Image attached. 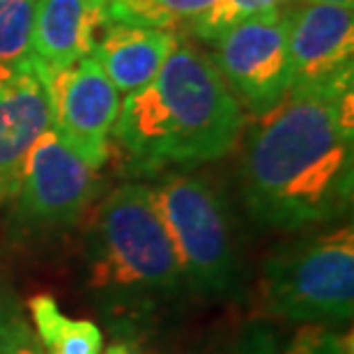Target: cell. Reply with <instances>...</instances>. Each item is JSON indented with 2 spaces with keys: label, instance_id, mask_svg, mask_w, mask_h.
<instances>
[{
  "label": "cell",
  "instance_id": "44dd1931",
  "mask_svg": "<svg viewBox=\"0 0 354 354\" xmlns=\"http://www.w3.org/2000/svg\"><path fill=\"white\" fill-rule=\"evenodd\" d=\"M106 354H133V352H129L124 348V345H113V348H109L106 350Z\"/></svg>",
  "mask_w": 354,
  "mask_h": 354
},
{
  "label": "cell",
  "instance_id": "7c38bea8",
  "mask_svg": "<svg viewBox=\"0 0 354 354\" xmlns=\"http://www.w3.org/2000/svg\"><path fill=\"white\" fill-rule=\"evenodd\" d=\"M180 41V35L159 28L106 26L92 55L120 95L145 88Z\"/></svg>",
  "mask_w": 354,
  "mask_h": 354
},
{
  "label": "cell",
  "instance_id": "277c9868",
  "mask_svg": "<svg viewBox=\"0 0 354 354\" xmlns=\"http://www.w3.org/2000/svg\"><path fill=\"white\" fill-rule=\"evenodd\" d=\"M269 308L290 322L343 324L354 313L352 225L269 256L263 274Z\"/></svg>",
  "mask_w": 354,
  "mask_h": 354
},
{
  "label": "cell",
  "instance_id": "6da1fadb",
  "mask_svg": "<svg viewBox=\"0 0 354 354\" xmlns=\"http://www.w3.org/2000/svg\"><path fill=\"white\" fill-rule=\"evenodd\" d=\"M352 79L290 88L246 133L242 180L251 216L290 232L345 214L352 203Z\"/></svg>",
  "mask_w": 354,
  "mask_h": 354
},
{
  "label": "cell",
  "instance_id": "ac0fdd59",
  "mask_svg": "<svg viewBox=\"0 0 354 354\" xmlns=\"http://www.w3.org/2000/svg\"><path fill=\"white\" fill-rule=\"evenodd\" d=\"M286 354H352L350 338L329 334L320 324H308L295 336Z\"/></svg>",
  "mask_w": 354,
  "mask_h": 354
},
{
  "label": "cell",
  "instance_id": "2e32d148",
  "mask_svg": "<svg viewBox=\"0 0 354 354\" xmlns=\"http://www.w3.org/2000/svg\"><path fill=\"white\" fill-rule=\"evenodd\" d=\"M288 3L290 0H216V5L189 28V35L214 44L228 28L239 21L269 10H283V5Z\"/></svg>",
  "mask_w": 354,
  "mask_h": 354
},
{
  "label": "cell",
  "instance_id": "9a60e30c",
  "mask_svg": "<svg viewBox=\"0 0 354 354\" xmlns=\"http://www.w3.org/2000/svg\"><path fill=\"white\" fill-rule=\"evenodd\" d=\"M37 0H0V88L32 67Z\"/></svg>",
  "mask_w": 354,
  "mask_h": 354
},
{
  "label": "cell",
  "instance_id": "4fadbf2b",
  "mask_svg": "<svg viewBox=\"0 0 354 354\" xmlns=\"http://www.w3.org/2000/svg\"><path fill=\"white\" fill-rule=\"evenodd\" d=\"M30 315L44 354H102L104 338L95 322L72 320L48 295L30 299Z\"/></svg>",
  "mask_w": 354,
  "mask_h": 354
},
{
  "label": "cell",
  "instance_id": "9c48e42d",
  "mask_svg": "<svg viewBox=\"0 0 354 354\" xmlns=\"http://www.w3.org/2000/svg\"><path fill=\"white\" fill-rule=\"evenodd\" d=\"M290 88L354 79V7L301 5L286 10Z\"/></svg>",
  "mask_w": 354,
  "mask_h": 354
},
{
  "label": "cell",
  "instance_id": "52a82bcc",
  "mask_svg": "<svg viewBox=\"0 0 354 354\" xmlns=\"http://www.w3.org/2000/svg\"><path fill=\"white\" fill-rule=\"evenodd\" d=\"M39 76L48 97L51 129L92 171L102 168L120 113V92L102 65L90 53L65 69Z\"/></svg>",
  "mask_w": 354,
  "mask_h": 354
},
{
  "label": "cell",
  "instance_id": "e0dca14e",
  "mask_svg": "<svg viewBox=\"0 0 354 354\" xmlns=\"http://www.w3.org/2000/svg\"><path fill=\"white\" fill-rule=\"evenodd\" d=\"M0 354H44L17 299L0 288Z\"/></svg>",
  "mask_w": 354,
  "mask_h": 354
},
{
  "label": "cell",
  "instance_id": "3957f363",
  "mask_svg": "<svg viewBox=\"0 0 354 354\" xmlns=\"http://www.w3.org/2000/svg\"><path fill=\"white\" fill-rule=\"evenodd\" d=\"M92 283L113 292H175L182 265L154 191L124 184L106 198L92 235Z\"/></svg>",
  "mask_w": 354,
  "mask_h": 354
},
{
  "label": "cell",
  "instance_id": "7402d4cb",
  "mask_svg": "<svg viewBox=\"0 0 354 354\" xmlns=\"http://www.w3.org/2000/svg\"><path fill=\"white\" fill-rule=\"evenodd\" d=\"M244 354H246V352H244Z\"/></svg>",
  "mask_w": 354,
  "mask_h": 354
},
{
  "label": "cell",
  "instance_id": "ba28073f",
  "mask_svg": "<svg viewBox=\"0 0 354 354\" xmlns=\"http://www.w3.org/2000/svg\"><path fill=\"white\" fill-rule=\"evenodd\" d=\"M95 194V171L62 143L51 127L28 152L17 191V216L32 228L79 221Z\"/></svg>",
  "mask_w": 354,
  "mask_h": 354
},
{
  "label": "cell",
  "instance_id": "8992f818",
  "mask_svg": "<svg viewBox=\"0 0 354 354\" xmlns=\"http://www.w3.org/2000/svg\"><path fill=\"white\" fill-rule=\"evenodd\" d=\"M214 65L239 104L256 115L290 92L286 10L239 21L214 41Z\"/></svg>",
  "mask_w": 354,
  "mask_h": 354
},
{
  "label": "cell",
  "instance_id": "30bf717a",
  "mask_svg": "<svg viewBox=\"0 0 354 354\" xmlns=\"http://www.w3.org/2000/svg\"><path fill=\"white\" fill-rule=\"evenodd\" d=\"M48 127L46 88L32 65L0 88V205L14 201L28 152Z\"/></svg>",
  "mask_w": 354,
  "mask_h": 354
},
{
  "label": "cell",
  "instance_id": "7a4b0ae2",
  "mask_svg": "<svg viewBox=\"0 0 354 354\" xmlns=\"http://www.w3.org/2000/svg\"><path fill=\"white\" fill-rule=\"evenodd\" d=\"M242 127L239 102L214 60L180 39L159 74L120 104L113 136L138 171H159L223 157Z\"/></svg>",
  "mask_w": 354,
  "mask_h": 354
},
{
  "label": "cell",
  "instance_id": "ffe728a7",
  "mask_svg": "<svg viewBox=\"0 0 354 354\" xmlns=\"http://www.w3.org/2000/svg\"><path fill=\"white\" fill-rule=\"evenodd\" d=\"M246 354H274V348H269V343H265V341H260V343L256 341Z\"/></svg>",
  "mask_w": 354,
  "mask_h": 354
},
{
  "label": "cell",
  "instance_id": "d6986e66",
  "mask_svg": "<svg viewBox=\"0 0 354 354\" xmlns=\"http://www.w3.org/2000/svg\"><path fill=\"white\" fill-rule=\"evenodd\" d=\"M301 5H336V7H354V0H297Z\"/></svg>",
  "mask_w": 354,
  "mask_h": 354
},
{
  "label": "cell",
  "instance_id": "8fae6325",
  "mask_svg": "<svg viewBox=\"0 0 354 354\" xmlns=\"http://www.w3.org/2000/svg\"><path fill=\"white\" fill-rule=\"evenodd\" d=\"M106 21L104 0H37L32 26V65L58 72L92 53Z\"/></svg>",
  "mask_w": 354,
  "mask_h": 354
},
{
  "label": "cell",
  "instance_id": "5bb4252c",
  "mask_svg": "<svg viewBox=\"0 0 354 354\" xmlns=\"http://www.w3.org/2000/svg\"><path fill=\"white\" fill-rule=\"evenodd\" d=\"M109 26L159 28V30L189 32L216 0H104Z\"/></svg>",
  "mask_w": 354,
  "mask_h": 354
},
{
  "label": "cell",
  "instance_id": "5b68a950",
  "mask_svg": "<svg viewBox=\"0 0 354 354\" xmlns=\"http://www.w3.org/2000/svg\"><path fill=\"white\" fill-rule=\"evenodd\" d=\"M154 191L159 214L180 258L184 283L207 297L237 286V253L228 205L207 177L173 173Z\"/></svg>",
  "mask_w": 354,
  "mask_h": 354
}]
</instances>
